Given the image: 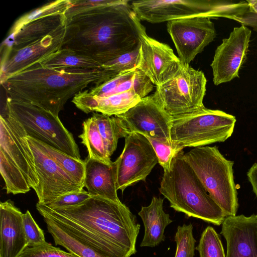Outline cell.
<instances>
[{"label": "cell", "instance_id": "6da1fadb", "mask_svg": "<svg viewBox=\"0 0 257 257\" xmlns=\"http://www.w3.org/2000/svg\"><path fill=\"white\" fill-rule=\"evenodd\" d=\"M36 209L103 257H131L137 252L141 226L121 201L91 197L71 207L52 209L38 203Z\"/></svg>", "mask_w": 257, "mask_h": 257}, {"label": "cell", "instance_id": "7a4b0ae2", "mask_svg": "<svg viewBox=\"0 0 257 257\" xmlns=\"http://www.w3.org/2000/svg\"><path fill=\"white\" fill-rule=\"evenodd\" d=\"M140 21L127 0L78 14L66 21L62 48L102 65L141 46L146 29Z\"/></svg>", "mask_w": 257, "mask_h": 257}, {"label": "cell", "instance_id": "3957f363", "mask_svg": "<svg viewBox=\"0 0 257 257\" xmlns=\"http://www.w3.org/2000/svg\"><path fill=\"white\" fill-rule=\"evenodd\" d=\"M117 74L104 69L56 70L38 63L8 77L1 84L8 97L29 102L58 115L70 98L90 84L98 85Z\"/></svg>", "mask_w": 257, "mask_h": 257}, {"label": "cell", "instance_id": "277c9868", "mask_svg": "<svg viewBox=\"0 0 257 257\" xmlns=\"http://www.w3.org/2000/svg\"><path fill=\"white\" fill-rule=\"evenodd\" d=\"M184 152L173 159L164 171L159 191L175 210L215 225L222 224L224 212L209 195L192 168L184 159Z\"/></svg>", "mask_w": 257, "mask_h": 257}, {"label": "cell", "instance_id": "5b68a950", "mask_svg": "<svg viewBox=\"0 0 257 257\" xmlns=\"http://www.w3.org/2000/svg\"><path fill=\"white\" fill-rule=\"evenodd\" d=\"M183 157L226 216H235L238 203L234 162L227 160L216 146L194 148Z\"/></svg>", "mask_w": 257, "mask_h": 257}, {"label": "cell", "instance_id": "8992f818", "mask_svg": "<svg viewBox=\"0 0 257 257\" xmlns=\"http://www.w3.org/2000/svg\"><path fill=\"white\" fill-rule=\"evenodd\" d=\"M236 121L231 114L204 106L172 117L171 139L183 149L224 142L232 135Z\"/></svg>", "mask_w": 257, "mask_h": 257}, {"label": "cell", "instance_id": "52a82bcc", "mask_svg": "<svg viewBox=\"0 0 257 257\" xmlns=\"http://www.w3.org/2000/svg\"><path fill=\"white\" fill-rule=\"evenodd\" d=\"M5 110L23 126L28 136L77 159L78 146L58 115L29 102L7 97Z\"/></svg>", "mask_w": 257, "mask_h": 257}, {"label": "cell", "instance_id": "ba28073f", "mask_svg": "<svg viewBox=\"0 0 257 257\" xmlns=\"http://www.w3.org/2000/svg\"><path fill=\"white\" fill-rule=\"evenodd\" d=\"M206 82L202 71L182 64L171 79L156 86L152 95L167 114L172 117L179 116L204 106Z\"/></svg>", "mask_w": 257, "mask_h": 257}, {"label": "cell", "instance_id": "9c48e42d", "mask_svg": "<svg viewBox=\"0 0 257 257\" xmlns=\"http://www.w3.org/2000/svg\"><path fill=\"white\" fill-rule=\"evenodd\" d=\"M140 20L156 24L196 17H224L235 19L238 4L223 6L216 1L199 0H147L131 3Z\"/></svg>", "mask_w": 257, "mask_h": 257}, {"label": "cell", "instance_id": "30bf717a", "mask_svg": "<svg viewBox=\"0 0 257 257\" xmlns=\"http://www.w3.org/2000/svg\"><path fill=\"white\" fill-rule=\"evenodd\" d=\"M116 189L122 192L147 177L158 163L156 153L144 136L131 133L125 138L123 150L116 160Z\"/></svg>", "mask_w": 257, "mask_h": 257}, {"label": "cell", "instance_id": "8fae6325", "mask_svg": "<svg viewBox=\"0 0 257 257\" xmlns=\"http://www.w3.org/2000/svg\"><path fill=\"white\" fill-rule=\"evenodd\" d=\"M167 29L184 65H189L217 35L214 23L210 18L205 17L168 21Z\"/></svg>", "mask_w": 257, "mask_h": 257}, {"label": "cell", "instance_id": "7c38bea8", "mask_svg": "<svg viewBox=\"0 0 257 257\" xmlns=\"http://www.w3.org/2000/svg\"><path fill=\"white\" fill-rule=\"evenodd\" d=\"M26 138L34 156L39 181L35 191L38 203L46 205L63 194L83 189L42 149L37 140L28 136Z\"/></svg>", "mask_w": 257, "mask_h": 257}, {"label": "cell", "instance_id": "4fadbf2b", "mask_svg": "<svg viewBox=\"0 0 257 257\" xmlns=\"http://www.w3.org/2000/svg\"><path fill=\"white\" fill-rule=\"evenodd\" d=\"M22 125L6 110L0 117V149L6 152L35 191L39 184L34 158Z\"/></svg>", "mask_w": 257, "mask_h": 257}, {"label": "cell", "instance_id": "5bb4252c", "mask_svg": "<svg viewBox=\"0 0 257 257\" xmlns=\"http://www.w3.org/2000/svg\"><path fill=\"white\" fill-rule=\"evenodd\" d=\"M131 133L171 143L172 117L156 102L152 95L142 98L125 113L117 115Z\"/></svg>", "mask_w": 257, "mask_h": 257}, {"label": "cell", "instance_id": "9a60e30c", "mask_svg": "<svg viewBox=\"0 0 257 257\" xmlns=\"http://www.w3.org/2000/svg\"><path fill=\"white\" fill-rule=\"evenodd\" d=\"M251 30L245 25L234 28L228 38L216 48L210 65L215 85L238 77V72L246 58Z\"/></svg>", "mask_w": 257, "mask_h": 257}, {"label": "cell", "instance_id": "2e32d148", "mask_svg": "<svg viewBox=\"0 0 257 257\" xmlns=\"http://www.w3.org/2000/svg\"><path fill=\"white\" fill-rule=\"evenodd\" d=\"M66 29L65 25L27 46L12 50L10 55L1 61V83L13 75L40 63L61 49L63 45Z\"/></svg>", "mask_w": 257, "mask_h": 257}, {"label": "cell", "instance_id": "e0dca14e", "mask_svg": "<svg viewBox=\"0 0 257 257\" xmlns=\"http://www.w3.org/2000/svg\"><path fill=\"white\" fill-rule=\"evenodd\" d=\"M140 40L141 57L138 69L156 86L171 79L182 65L172 49L148 36L146 31L141 34Z\"/></svg>", "mask_w": 257, "mask_h": 257}, {"label": "cell", "instance_id": "ac0fdd59", "mask_svg": "<svg viewBox=\"0 0 257 257\" xmlns=\"http://www.w3.org/2000/svg\"><path fill=\"white\" fill-rule=\"evenodd\" d=\"M226 239V257H257V217H226L221 232Z\"/></svg>", "mask_w": 257, "mask_h": 257}, {"label": "cell", "instance_id": "d6986e66", "mask_svg": "<svg viewBox=\"0 0 257 257\" xmlns=\"http://www.w3.org/2000/svg\"><path fill=\"white\" fill-rule=\"evenodd\" d=\"M23 213L10 200L0 203V257H20L28 247Z\"/></svg>", "mask_w": 257, "mask_h": 257}, {"label": "cell", "instance_id": "ffe728a7", "mask_svg": "<svg viewBox=\"0 0 257 257\" xmlns=\"http://www.w3.org/2000/svg\"><path fill=\"white\" fill-rule=\"evenodd\" d=\"M84 162L83 185L91 196L120 202L117 194L116 161L107 164L88 157Z\"/></svg>", "mask_w": 257, "mask_h": 257}, {"label": "cell", "instance_id": "44dd1931", "mask_svg": "<svg viewBox=\"0 0 257 257\" xmlns=\"http://www.w3.org/2000/svg\"><path fill=\"white\" fill-rule=\"evenodd\" d=\"M141 99L139 95L132 91L97 97L89 95L84 90L76 94L72 102L86 113L96 111L111 116L125 113Z\"/></svg>", "mask_w": 257, "mask_h": 257}, {"label": "cell", "instance_id": "7402d4cb", "mask_svg": "<svg viewBox=\"0 0 257 257\" xmlns=\"http://www.w3.org/2000/svg\"><path fill=\"white\" fill-rule=\"evenodd\" d=\"M163 201L161 197L154 196L150 205L142 206L138 213L145 227L141 247H155L165 239V229L173 220L164 211Z\"/></svg>", "mask_w": 257, "mask_h": 257}, {"label": "cell", "instance_id": "603a6c76", "mask_svg": "<svg viewBox=\"0 0 257 257\" xmlns=\"http://www.w3.org/2000/svg\"><path fill=\"white\" fill-rule=\"evenodd\" d=\"M154 84L150 79L138 68L117 74L102 83L101 93L105 96L125 92L132 91L143 98L152 91Z\"/></svg>", "mask_w": 257, "mask_h": 257}, {"label": "cell", "instance_id": "cb8c5ba5", "mask_svg": "<svg viewBox=\"0 0 257 257\" xmlns=\"http://www.w3.org/2000/svg\"><path fill=\"white\" fill-rule=\"evenodd\" d=\"M65 15L40 18L25 25L15 35L12 50L21 49L66 25Z\"/></svg>", "mask_w": 257, "mask_h": 257}, {"label": "cell", "instance_id": "d4e9b609", "mask_svg": "<svg viewBox=\"0 0 257 257\" xmlns=\"http://www.w3.org/2000/svg\"><path fill=\"white\" fill-rule=\"evenodd\" d=\"M40 63L43 66L56 70L103 69L102 65L93 58L64 48L52 54Z\"/></svg>", "mask_w": 257, "mask_h": 257}, {"label": "cell", "instance_id": "484cf974", "mask_svg": "<svg viewBox=\"0 0 257 257\" xmlns=\"http://www.w3.org/2000/svg\"><path fill=\"white\" fill-rule=\"evenodd\" d=\"M42 217L56 245L63 246L79 257H103L55 221L46 216Z\"/></svg>", "mask_w": 257, "mask_h": 257}, {"label": "cell", "instance_id": "4316f807", "mask_svg": "<svg viewBox=\"0 0 257 257\" xmlns=\"http://www.w3.org/2000/svg\"><path fill=\"white\" fill-rule=\"evenodd\" d=\"M92 116L95 120L106 149L111 157L116 149L118 139L125 138L130 132L122 119L118 116H109L98 113H93Z\"/></svg>", "mask_w": 257, "mask_h": 257}, {"label": "cell", "instance_id": "83f0119b", "mask_svg": "<svg viewBox=\"0 0 257 257\" xmlns=\"http://www.w3.org/2000/svg\"><path fill=\"white\" fill-rule=\"evenodd\" d=\"M82 124L83 131L79 137L87 148L88 157L107 164L112 163L94 117L86 119Z\"/></svg>", "mask_w": 257, "mask_h": 257}, {"label": "cell", "instance_id": "f1b7e54d", "mask_svg": "<svg viewBox=\"0 0 257 257\" xmlns=\"http://www.w3.org/2000/svg\"><path fill=\"white\" fill-rule=\"evenodd\" d=\"M0 172L5 181L7 193L24 194L30 190L26 178L9 155L0 149Z\"/></svg>", "mask_w": 257, "mask_h": 257}, {"label": "cell", "instance_id": "f546056e", "mask_svg": "<svg viewBox=\"0 0 257 257\" xmlns=\"http://www.w3.org/2000/svg\"><path fill=\"white\" fill-rule=\"evenodd\" d=\"M37 140V139H36ZM42 148L57 164L78 184L84 187L85 164L81 159H77L38 140Z\"/></svg>", "mask_w": 257, "mask_h": 257}, {"label": "cell", "instance_id": "4dcf8cb0", "mask_svg": "<svg viewBox=\"0 0 257 257\" xmlns=\"http://www.w3.org/2000/svg\"><path fill=\"white\" fill-rule=\"evenodd\" d=\"M71 6V0L50 2L20 17L11 28L8 35H15L25 25L34 20L55 15H65Z\"/></svg>", "mask_w": 257, "mask_h": 257}, {"label": "cell", "instance_id": "1f68e13d", "mask_svg": "<svg viewBox=\"0 0 257 257\" xmlns=\"http://www.w3.org/2000/svg\"><path fill=\"white\" fill-rule=\"evenodd\" d=\"M196 248L200 257H226L219 235L210 226L202 233Z\"/></svg>", "mask_w": 257, "mask_h": 257}, {"label": "cell", "instance_id": "d6a6232c", "mask_svg": "<svg viewBox=\"0 0 257 257\" xmlns=\"http://www.w3.org/2000/svg\"><path fill=\"white\" fill-rule=\"evenodd\" d=\"M192 224L178 226L174 237L176 243L175 257H194L195 243Z\"/></svg>", "mask_w": 257, "mask_h": 257}, {"label": "cell", "instance_id": "836d02e7", "mask_svg": "<svg viewBox=\"0 0 257 257\" xmlns=\"http://www.w3.org/2000/svg\"><path fill=\"white\" fill-rule=\"evenodd\" d=\"M146 138L151 144L157 155L158 163L163 167L164 171L169 170L173 159L183 148L173 142H165Z\"/></svg>", "mask_w": 257, "mask_h": 257}, {"label": "cell", "instance_id": "e575fe53", "mask_svg": "<svg viewBox=\"0 0 257 257\" xmlns=\"http://www.w3.org/2000/svg\"><path fill=\"white\" fill-rule=\"evenodd\" d=\"M141 46L102 65L103 69L116 73L138 68L140 63Z\"/></svg>", "mask_w": 257, "mask_h": 257}, {"label": "cell", "instance_id": "d590c367", "mask_svg": "<svg viewBox=\"0 0 257 257\" xmlns=\"http://www.w3.org/2000/svg\"><path fill=\"white\" fill-rule=\"evenodd\" d=\"M72 6L65 14L66 21L78 14L101 7L114 5L123 0H71Z\"/></svg>", "mask_w": 257, "mask_h": 257}, {"label": "cell", "instance_id": "8d00e7d4", "mask_svg": "<svg viewBox=\"0 0 257 257\" xmlns=\"http://www.w3.org/2000/svg\"><path fill=\"white\" fill-rule=\"evenodd\" d=\"M23 226L28 247L39 245L46 242L44 233L29 210L23 216Z\"/></svg>", "mask_w": 257, "mask_h": 257}, {"label": "cell", "instance_id": "74e56055", "mask_svg": "<svg viewBox=\"0 0 257 257\" xmlns=\"http://www.w3.org/2000/svg\"><path fill=\"white\" fill-rule=\"evenodd\" d=\"M20 257H79L53 246L46 241L39 245L27 247Z\"/></svg>", "mask_w": 257, "mask_h": 257}, {"label": "cell", "instance_id": "f35d334b", "mask_svg": "<svg viewBox=\"0 0 257 257\" xmlns=\"http://www.w3.org/2000/svg\"><path fill=\"white\" fill-rule=\"evenodd\" d=\"M91 197L89 193L83 189L79 191H73L63 194L46 206L52 209L71 207L83 202Z\"/></svg>", "mask_w": 257, "mask_h": 257}, {"label": "cell", "instance_id": "ab89813d", "mask_svg": "<svg viewBox=\"0 0 257 257\" xmlns=\"http://www.w3.org/2000/svg\"><path fill=\"white\" fill-rule=\"evenodd\" d=\"M248 181L250 182L252 190L257 196V163H254L247 173Z\"/></svg>", "mask_w": 257, "mask_h": 257}, {"label": "cell", "instance_id": "60d3db41", "mask_svg": "<svg viewBox=\"0 0 257 257\" xmlns=\"http://www.w3.org/2000/svg\"><path fill=\"white\" fill-rule=\"evenodd\" d=\"M249 10L250 12L257 15V1H247Z\"/></svg>", "mask_w": 257, "mask_h": 257}, {"label": "cell", "instance_id": "b9f144b4", "mask_svg": "<svg viewBox=\"0 0 257 257\" xmlns=\"http://www.w3.org/2000/svg\"><path fill=\"white\" fill-rule=\"evenodd\" d=\"M256 217H257V215H256Z\"/></svg>", "mask_w": 257, "mask_h": 257}]
</instances>
